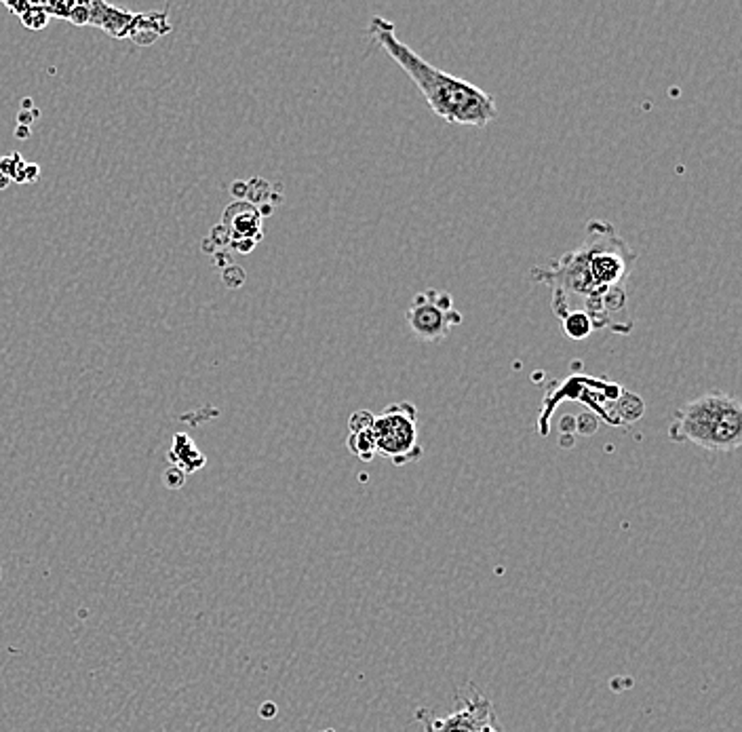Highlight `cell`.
<instances>
[{
	"label": "cell",
	"mask_w": 742,
	"mask_h": 732,
	"mask_svg": "<svg viewBox=\"0 0 742 732\" xmlns=\"http://www.w3.org/2000/svg\"><path fill=\"white\" fill-rule=\"evenodd\" d=\"M635 264L637 254L613 224L591 220L578 250L533 266L531 279L551 290V306L557 319L584 312L595 332L609 330L629 336L635 328L629 310V276Z\"/></svg>",
	"instance_id": "cell-1"
},
{
	"label": "cell",
	"mask_w": 742,
	"mask_h": 732,
	"mask_svg": "<svg viewBox=\"0 0 742 732\" xmlns=\"http://www.w3.org/2000/svg\"><path fill=\"white\" fill-rule=\"evenodd\" d=\"M9 182H11V180H9V178H7V176L3 173V171H0V190H3V188H7V186H9Z\"/></svg>",
	"instance_id": "cell-20"
},
{
	"label": "cell",
	"mask_w": 742,
	"mask_h": 732,
	"mask_svg": "<svg viewBox=\"0 0 742 732\" xmlns=\"http://www.w3.org/2000/svg\"><path fill=\"white\" fill-rule=\"evenodd\" d=\"M38 165H26L23 169V182H34L38 178Z\"/></svg>",
	"instance_id": "cell-18"
},
{
	"label": "cell",
	"mask_w": 742,
	"mask_h": 732,
	"mask_svg": "<svg viewBox=\"0 0 742 732\" xmlns=\"http://www.w3.org/2000/svg\"><path fill=\"white\" fill-rule=\"evenodd\" d=\"M209 241L213 243V245H216L218 250L230 247V232H228V228H226L224 224L213 226V228H211V236H209Z\"/></svg>",
	"instance_id": "cell-14"
},
{
	"label": "cell",
	"mask_w": 742,
	"mask_h": 732,
	"mask_svg": "<svg viewBox=\"0 0 742 732\" xmlns=\"http://www.w3.org/2000/svg\"><path fill=\"white\" fill-rule=\"evenodd\" d=\"M561 401H580L607 424H631L643 416V401L616 382L589 376H569L563 382H553L544 395L542 412L538 416V433L542 437L551 431V416Z\"/></svg>",
	"instance_id": "cell-4"
},
{
	"label": "cell",
	"mask_w": 742,
	"mask_h": 732,
	"mask_svg": "<svg viewBox=\"0 0 742 732\" xmlns=\"http://www.w3.org/2000/svg\"><path fill=\"white\" fill-rule=\"evenodd\" d=\"M87 5H89V26H97L114 38H127V32L131 28L135 13L118 9L108 3H102V0H95V3H87Z\"/></svg>",
	"instance_id": "cell-9"
},
{
	"label": "cell",
	"mask_w": 742,
	"mask_h": 732,
	"mask_svg": "<svg viewBox=\"0 0 742 732\" xmlns=\"http://www.w3.org/2000/svg\"><path fill=\"white\" fill-rule=\"evenodd\" d=\"M19 19H21V24H23L26 28H30V30H43V28H47L51 15L47 13V9H45L43 3H28L26 11L19 15Z\"/></svg>",
	"instance_id": "cell-12"
},
{
	"label": "cell",
	"mask_w": 742,
	"mask_h": 732,
	"mask_svg": "<svg viewBox=\"0 0 742 732\" xmlns=\"http://www.w3.org/2000/svg\"><path fill=\"white\" fill-rule=\"evenodd\" d=\"M68 21H72L74 26H89V5L87 3H74Z\"/></svg>",
	"instance_id": "cell-13"
},
{
	"label": "cell",
	"mask_w": 742,
	"mask_h": 732,
	"mask_svg": "<svg viewBox=\"0 0 742 732\" xmlns=\"http://www.w3.org/2000/svg\"><path fill=\"white\" fill-rule=\"evenodd\" d=\"M669 439L689 441L709 452H736L742 443V403L723 391H709L675 412Z\"/></svg>",
	"instance_id": "cell-3"
},
{
	"label": "cell",
	"mask_w": 742,
	"mask_h": 732,
	"mask_svg": "<svg viewBox=\"0 0 742 732\" xmlns=\"http://www.w3.org/2000/svg\"><path fill=\"white\" fill-rule=\"evenodd\" d=\"M369 34L401 66V70L414 80V85L424 95L435 116L443 118L445 123L485 127L491 120L498 118L496 97L473 85L470 80L453 76L426 62L422 55H418L409 45L403 43L397 36L394 24L386 17H371Z\"/></svg>",
	"instance_id": "cell-2"
},
{
	"label": "cell",
	"mask_w": 742,
	"mask_h": 732,
	"mask_svg": "<svg viewBox=\"0 0 742 732\" xmlns=\"http://www.w3.org/2000/svg\"><path fill=\"white\" fill-rule=\"evenodd\" d=\"M405 321L416 340L443 342L453 325L462 323V312L453 306L449 292L424 290L411 300L409 308L405 310Z\"/></svg>",
	"instance_id": "cell-6"
},
{
	"label": "cell",
	"mask_w": 742,
	"mask_h": 732,
	"mask_svg": "<svg viewBox=\"0 0 742 732\" xmlns=\"http://www.w3.org/2000/svg\"><path fill=\"white\" fill-rule=\"evenodd\" d=\"M169 32H171V24L167 19V13L148 11V13H135L127 36L137 47H150L160 36L169 34Z\"/></svg>",
	"instance_id": "cell-10"
},
{
	"label": "cell",
	"mask_w": 742,
	"mask_h": 732,
	"mask_svg": "<svg viewBox=\"0 0 742 732\" xmlns=\"http://www.w3.org/2000/svg\"><path fill=\"white\" fill-rule=\"evenodd\" d=\"M230 190H232V194H234L236 200H245V198H247V184H245V182H234Z\"/></svg>",
	"instance_id": "cell-17"
},
{
	"label": "cell",
	"mask_w": 742,
	"mask_h": 732,
	"mask_svg": "<svg viewBox=\"0 0 742 732\" xmlns=\"http://www.w3.org/2000/svg\"><path fill=\"white\" fill-rule=\"evenodd\" d=\"M256 245H258V243H254V241H247V238H245V241H236V243H232L230 247H232L234 252H238V254H249Z\"/></svg>",
	"instance_id": "cell-16"
},
{
	"label": "cell",
	"mask_w": 742,
	"mask_h": 732,
	"mask_svg": "<svg viewBox=\"0 0 742 732\" xmlns=\"http://www.w3.org/2000/svg\"><path fill=\"white\" fill-rule=\"evenodd\" d=\"M30 135V129H26V127H17V138L19 140H26Z\"/></svg>",
	"instance_id": "cell-19"
},
{
	"label": "cell",
	"mask_w": 742,
	"mask_h": 732,
	"mask_svg": "<svg viewBox=\"0 0 742 732\" xmlns=\"http://www.w3.org/2000/svg\"><path fill=\"white\" fill-rule=\"evenodd\" d=\"M222 276H224V281H226V285H230V288H238L240 283L245 281V272H242V268H238V266H226L224 272H222Z\"/></svg>",
	"instance_id": "cell-15"
},
{
	"label": "cell",
	"mask_w": 742,
	"mask_h": 732,
	"mask_svg": "<svg viewBox=\"0 0 742 732\" xmlns=\"http://www.w3.org/2000/svg\"><path fill=\"white\" fill-rule=\"evenodd\" d=\"M348 450L363 462L374 460L376 439H374V414L369 410L354 412L348 420Z\"/></svg>",
	"instance_id": "cell-8"
},
{
	"label": "cell",
	"mask_w": 742,
	"mask_h": 732,
	"mask_svg": "<svg viewBox=\"0 0 742 732\" xmlns=\"http://www.w3.org/2000/svg\"><path fill=\"white\" fill-rule=\"evenodd\" d=\"M376 454L392 464L418 462L424 454L418 433V410L411 401L392 403L380 414H374Z\"/></svg>",
	"instance_id": "cell-5"
},
{
	"label": "cell",
	"mask_w": 742,
	"mask_h": 732,
	"mask_svg": "<svg viewBox=\"0 0 742 732\" xmlns=\"http://www.w3.org/2000/svg\"><path fill=\"white\" fill-rule=\"evenodd\" d=\"M561 323H563V332L571 340H584L595 332L589 315H584V312H569L567 317L561 319Z\"/></svg>",
	"instance_id": "cell-11"
},
{
	"label": "cell",
	"mask_w": 742,
	"mask_h": 732,
	"mask_svg": "<svg viewBox=\"0 0 742 732\" xmlns=\"http://www.w3.org/2000/svg\"><path fill=\"white\" fill-rule=\"evenodd\" d=\"M230 232V245L236 241H254L260 243L264 236L262 230V216L256 205L247 200H234L226 207L222 222Z\"/></svg>",
	"instance_id": "cell-7"
}]
</instances>
